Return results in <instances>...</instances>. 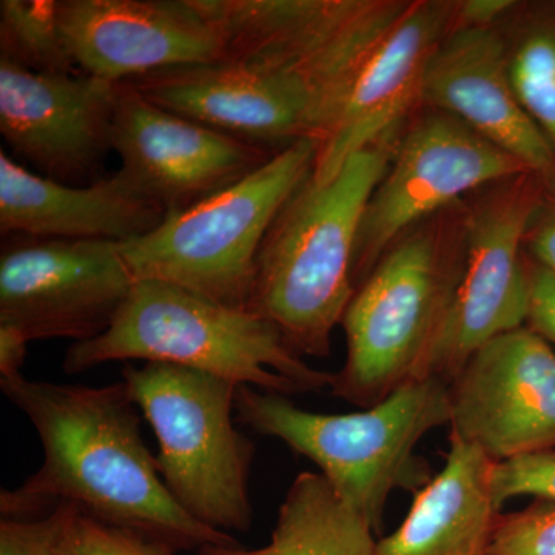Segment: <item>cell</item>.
Segmentation results:
<instances>
[{
  "instance_id": "7402d4cb",
  "label": "cell",
  "mask_w": 555,
  "mask_h": 555,
  "mask_svg": "<svg viewBox=\"0 0 555 555\" xmlns=\"http://www.w3.org/2000/svg\"><path fill=\"white\" fill-rule=\"evenodd\" d=\"M514 10L496 27L507 78L521 107L555 150V25L524 24Z\"/></svg>"
},
{
  "instance_id": "ffe728a7",
  "label": "cell",
  "mask_w": 555,
  "mask_h": 555,
  "mask_svg": "<svg viewBox=\"0 0 555 555\" xmlns=\"http://www.w3.org/2000/svg\"><path fill=\"white\" fill-rule=\"evenodd\" d=\"M491 466L480 449L451 434L444 466L415 492L396 531L377 540L375 555H488L500 514Z\"/></svg>"
},
{
  "instance_id": "6da1fadb",
  "label": "cell",
  "mask_w": 555,
  "mask_h": 555,
  "mask_svg": "<svg viewBox=\"0 0 555 555\" xmlns=\"http://www.w3.org/2000/svg\"><path fill=\"white\" fill-rule=\"evenodd\" d=\"M0 389L40 438L43 462L20 488L2 491V518L46 516L72 505L82 516L178 551L243 547L185 514L167 491L141 433L126 383L57 385L14 374Z\"/></svg>"
},
{
  "instance_id": "44dd1931",
  "label": "cell",
  "mask_w": 555,
  "mask_h": 555,
  "mask_svg": "<svg viewBox=\"0 0 555 555\" xmlns=\"http://www.w3.org/2000/svg\"><path fill=\"white\" fill-rule=\"evenodd\" d=\"M366 518L347 505L320 473H299L288 488L269 545L259 550L208 547L199 555H375Z\"/></svg>"
},
{
  "instance_id": "f1b7e54d",
  "label": "cell",
  "mask_w": 555,
  "mask_h": 555,
  "mask_svg": "<svg viewBox=\"0 0 555 555\" xmlns=\"http://www.w3.org/2000/svg\"><path fill=\"white\" fill-rule=\"evenodd\" d=\"M516 7L513 0H460L454 2L452 27L495 28Z\"/></svg>"
},
{
  "instance_id": "2e32d148",
  "label": "cell",
  "mask_w": 555,
  "mask_h": 555,
  "mask_svg": "<svg viewBox=\"0 0 555 555\" xmlns=\"http://www.w3.org/2000/svg\"><path fill=\"white\" fill-rule=\"evenodd\" d=\"M454 2L411 0L361 69L337 126L318 147L313 181H331L350 156L400 130L422 105L430 56L452 27Z\"/></svg>"
},
{
  "instance_id": "5b68a950",
  "label": "cell",
  "mask_w": 555,
  "mask_h": 555,
  "mask_svg": "<svg viewBox=\"0 0 555 555\" xmlns=\"http://www.w3.org/2000/svg\"><path fill=\"white\" fill-rule=\"evenodd\" d=\"M236 422L259 436L276 438L320 467L343 500L382 532L387 500L398 491L418 492L434 474L415 454L437 427L451 425V385L414 378L375 406L352 414H317L287 397L240 385Z\"/></svg>"
},
{
  "instance_id": "8992f818",
  "label": "cell",
  "mask_w": 555,
  "mask_h": 555,
  "mask_svg": "<svg viewBox=\"0 0 555 555\" xmlns=\"http://www.w3.org/2000/svg\"><path fill=\"white\" fill-rule=\"evenodd\" d=\"M318 144L301 139L195 206L120 243L134 281H160L247 309L259 248L287 201L313 173Z\"/></svg>"
},
{
  "instance_id": "4316f807",
  "label": "cell",
  "mask_w": 555,
  "mask_h": 555,
  "mask_svg": "<svg viewBox=\"0 0 555 555\" xmlns=\"http://www.w3.org/2000/svg\"><path fill=\"white\" fill-rule=\"evenodd\" d=\"M75 509L61 505L46 516L2 518L0 555H65V532Z\"/></svg>"
},
{
  "instance_id": "cb8c5ba5",
  "label": "cell",
  "mask_w": 555,
  "mask_h": 555,
  "mask_svg": "<svg viewBox=\"0 0 555 555\" xmlns=\"http://www.w3.org/2000/svg\"><path fill=\"white\" fill-rule=\"evenodd\" d=\"M488 555H555V503L500 513Z\"/></svg>"
},
{
  "instance_id": "ba28073f",
  "label": "cell",
  "mask_w": 555,
  "mask_h": 555,
  "mask_svg": "<svg viewBox=\"0 0 555 555\" xmlns=\"http://www.w3.org/2000/svg\"><path fill=\"white\" fill-rule=\"evenodd\" d=\"M408 3L215 0L225 33L222 56L266 69L301 91L320 145L337 126L361 69Z\"/></svg>"
},
{
  "instance_id": "4dcf8cb0",
  "label": "cell",
  "mask_w": 555,
  "mask_h": 555,
  "mask_svg": "<svg viewBox=\"0 0 555 555\" xmlns=\"http://www.w3.org/2000/svg\"><path fill=\"white\" fill-rule=\"evenodd\" d=\"M28 341L14 328L0 326V377L21 374Z\"/></svg>"
},
{
  "instance_id": "9c48e42d",
  "label": "cell",
  "mask_w": 555,
  "mask_h": 555,
  "mask_svg": "<svg viewBox=\"0 0 555 555\" xmlns=\"http://www.w3.org/2000/svg\"><path fill=\"white\" fill-rule=\"evenodd\" d=\"M534 175L495 182L466 198L462 278L420 378L451 385L466 361L500 335L526 326V235L542 207Z\"/></svg>"
},
{
  "instance_id": "7c38bea8",
  "label": "cell",
  "mask_w": 555,
  "mask_h": 555,
  "mask_svg": "<svg viewBox=\"0 0 555 555\" xmlns=\"http://www.w3.org/2000/svg\"><path fill=\"white\" fill-rule=\"evenodd\" d=\"M56 16L73 65L112 82L224 54L215 0H61Z\"/></svg>"
},
{
  "instance_id": "e0dca14e",
  "label": "cell",
  "mask_w": 555,
  "mask_h": 555,
  "mask_svg": "<svg viewBox=\"0 0 555 555\" xmlns=\"http://www.w3.org/2000/svg\"><path fill=\"white\" fill-rule=\"evenodd\" d=\"M422 105L455 116L555 190V150L511 87L496 27H451L427 64Z\"/></svg>"
},
{
  "instance_id": "30bf717a",
  "label": "cell",
  "mask_w": 555,
  "mask_h": 555,
  "mask_svg": "<svg viewBox=\"0 0 555 555\" xmlns=\"http://www.w3.org/2000/svg\"><path fill=\"white\" fill-rule=\"evenodd\" d=\"M525 173L524 164L455 116L416 109L364 210L353 262L356 287L409 230L478 190Z\"/></svg>"
},
{
  "instance_id": "8fae6325",
  "label": "cell",
  "mask_w": 555,
  "mask_h": 555,
  "mask_svg": "<svg viewBox=\"0 0 555 555\" xmlns=\"http://www.w3.org/2000/svg\"><path fill=\"white\" fill-rule=\"evenodd\" d=\"M0 255V326L28 343L105 334L133 291L116 241L9 236Z\"/></svg>"
},
{
  "instance_id": "9a60e30c",
  "label": "cell",
  "mask_w": 555,
  "mask_h": 555,
  "mask_svg": "<svg viewBox=\"0 0 555 555\" xmlns=\"http://www.w3.org/2000/svg\"><path fill=\"white\" fill-rule=\"evenodd\" d=\"M118 89L87 73L47 75L0 60V133L42 177L89 178L113 150Z\"/></svg>"
},
{
  "instance_id": "3957f363",
  "label": "cell",
  "mask_w": 555,
  "mask_h": 555,
  "mask_svg": "<svg viewBox=\"0 0 555 555\" xmlns=\"http://www.w3.org/2000/svg\"><path fill=\"white\" fill-rule=\"evenodd\" d=\"M466 199L398 238L350 299L335 397L372 408L420 378L462 278Z\"/></svg>"
},
{
  "instance_id": "f546056e",
  "label": "cell",
  "mask_w": 555,
  "mask_h": 555,
  "mask_svg": "<svg viewBox=\"0 0 555 555\" xmlns=\"http://www.w3.org/2000/svg\"><path fill=\"white\" fill-rule=\"evenodd\" d=\"M526 246L537 266L555 273V208L547 211L539 208L526 235Z\"/></svg>"
},
{
  "instance_id": "484cf974",
  "label": "cell",
  "mask_w": 555,
  "mask_h": 555,
  "mask_svg": "<svg viewBox=\"0 0 555 555\" xmlns=\"http://www.w3.org/2000/svg\"><path fill=\"white\" fill-rule=\"evenodd\" d=\"M65 555H175V551L75 509L65 532Z\"/></svg>"
},
{
  "instance_id": "4fadbf2b",
  "label": "cell",
  "mask_w": 555,
  "mask_h": 555,
  "mask_svg": "<svg viewBox=\"0 0 555 555\" xmlns=\"http://www.w3.org/2000/svg\"><path fill=\"white\" fill-rule=\"evenodd\" d=\"M451 427L492 463L554 449V347L528 326L481 346L452 379Z\"/></svg>"
},
{
  "instance_id": "52a82bcc",
  "label": "cell",
  "mask_w": 555,
  "mask_h": 555,
  "mask_svg": "<svg viewBox=\"0 0 555 555\" xmlns=\"http://www.w3.org/2000/svg\"><path fill=\"white\" fill-rule=\"evenodd\" d=\"M122 382L158 438L159 476L201 525L248 532L255 444L236 427L235 383L167 363L126 364Z\"/></svg>"
},
{
  "instance_id": "d4e9b609",
  "label": "cell",
  "mask_w": 555,
  "mask_h": 555,
  "mask_svg": "<svg viewBox=\"0 0 555 555\" xmlns=\"http://www.w3.org/2000/svg\"><path fill=\"white\" fill-rule=\"evenodd\" d=\"M489 489L499 511L517 496L555 503V448L492 463Z\"/></svg>"
},
{
  "instance_id": "5bb4252c",
  "label": "cell",
  "mask_w": 555,
  "mask_h": 555,
  "mask_svg": "<svg viewBox=\"0 0 555 555\" xmlns=\"http://www.w3.org/2000/svg\"><path fill=\"white\" fill-rule=\"evenodd\" d=\"M112 149L120 171L167 215L228 189L275 153L159 107L130 80L119 82Z\"/></svg>"
},
{
  "instance_id": "7a4b0ae2",
  "label": "cell",
  "mask_w": 555,
  "mask_h": 555,
  "mask_svg": "<svg viewBox=\"0 0 555 555\" xmlns=\"http://www.w3.org/2000/svg\"><path fill=\"white\" fill-rule=\"evenodd\" d=\"M403 127L350 156L331 181L310 177L259 248L247 309L269 320L299 357H331L332 334L357 291L353 262L364 210Z\"/></svg>"
},
{
  "instance_id": "d6986e66",
  "label": "cell",
  "mask_w": 555,
  "mask_h": 555,
  "mask_svg": "<svg viewBox=\"0 0 555 555\" xmlns=\"http://www.w3.org/2000/svg\"><path fill=\"white\" fill-rule=\"evenodd\" d=\"M167 217L124 171L86 188L31 173L0 152V232L31 238H141Z\"/></svg>"
},
{
  "instance_id": "603a6c76",
  "label": "cell",
  "mask_w": 555,
  "mask_h": 555,
  "mask_svg": "<svg viewBox=\"0 0 555 555\" xmlns=\"http://www.w3.org/2000/svg\"><path fill=\"white\" fill-rule=\"evenodd\" d=\"M0 60L47 75L75 73L62 42L53 0L0 2Z\"/></svg>"
},
{
  "instance_id": "277c9868",
  "label": "cell",
  "mask_w": 555,
  "mask_h": 555,
  "mask_svg": "<svg viewBox=\"0 0 555 555\" xmlns=\"http://www.w3.org/2000/svg\"><path fill=\"white\" fill-rule=\"evenodd\" d=\"M127 360L196 369L284 397L334 382V372L309 366L266 318L160 281H137L108 331L73 343L62 367L80 374Z\"/></svg>"
},
{
  "instance_id": "83f0119b",
  "label": "cell",
  "mask_w": 555,
  "mask_h": 555,
  "mask_svg": "<svg viewBox=\"0 0 555 555\" xmlns=\"http://www.w3.org/2000/svg\"><path fill=\"white\" fill-rule=\"evenodd\" d=\"M528 286L526 326L555 349V273L534 262L528 266Z\"/></svg>"
},
{
  "instance_id": "ac0fdd59",
  "label": "cell",
  "mask_w": 555,
  "mask_h": 555,
  "mask_svg": "<svg viewBox=\"0 0 555 555\" xmlns=\"http://www.w3.org/2000/svg\"><path fill=\"white\" fill-rule=\"evenodd\" d=\"M130 82L159 107L266 149L317 142L306 98L287 80L247 62L222 56Z\"/></svg>"
}]
</instances>
